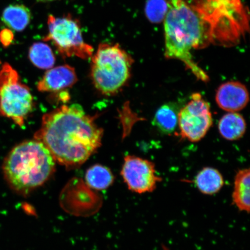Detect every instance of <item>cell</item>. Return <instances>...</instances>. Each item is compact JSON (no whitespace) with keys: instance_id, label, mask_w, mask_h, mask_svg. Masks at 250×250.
I'll return each mask as SVG.
<instances>
[{"instance_id":"7c38bea8","label":"cell","mask_w":250,"mask_h":250,"mask_svg":"<svg viewBox=\"0 0 250 250\" xmlns=\"http://www.w3.org/2000/svg\"><path fill=\"white\" fill-rule=\"evenodd\" d=\"M246 129V120L238 112H228L219 121V133L227 140L236 141L241 139L245 135Z\"/></svg>"},{"instance_id":"277c9868","label":"cell","mask_w":250,"mask_h":250,"mask_svg":"<svg viewBox=\"0 0 250 250\" xmlns=\"http://www.w3.org/2000/svg\"><path fill=\"white\" fill-rule=\"evenodd\" d=\"M133 62L118 44L101 43L92 56L90 76L94 86L105 95H115L129 81Z\"/></svg>"},{"instance_id":"9c48e42d","label":"cell","mask_w":250,"mask_h":250,"mask_svg":"<svg viewBox=\"0 0 250 250\" xmlns=\"http://www.w3.org/2000/svg\"><path fill=\"white\" fill-rule=\"evenodd\" d=\"M249 93L246 86L238 81H228L218 87L215 101L219 107L228 112H237L248 104Z\"/></svg>"},{"instance_id":"9a60e30c","label":"cell","mask_w":250,"mask_h":250,"mask_svg":"<svg viewBox=\"0 0 250 250\" xmlns=\"http://www.w3.org/2000/svg\"><path fill=\"white\" fill-rule=\"evenodd\" d=\"M179 112L177 106L173 103L162 105L156 112L153 125L162 133L173 134L178 127Z\"/></svg>"},{"instance_id":"d6986e66","label":"cell","mask_w":250,"mask_h":250,"mask_svg":"<svg viewBox=\"0 0 250 250\" xmlns=\"http://www.w3.org/2000/svg\"><path fill=\"white\" fill-rule=\"evenodd\" d=\"M14 37L13 31L9 28H5L0 31V43L4 48H7L13 43Z\"/></svg>"},{"instance_id":"2e32d148","label":"cell","mask_w":250,"mask_h":250,"mask_svg":"<svg viewBox=\"0 0 250 250\" xmlns=\"http://www.w3.org/2000/svg\"><path fill=\"white\" fill-rule=\"evenodd\" d=\"M29 58L34 65L40 69L49 70L55 63V56L51 47L43 42H35L31 46Z\"/></svg>"},{"instance_id":"5b68a950","label":"cell","mask_w":250,"mask_h":250,"mask_svg":"<svg viewBox=\"0 0 250 250\" xmlns=\"http://www.w3.org/2000/svg\"><path fill=\"white\" fill-rule=\"evenodd\" d=\"M34 98L29 87L21 82L17 70L7 62L0 66V115L23 127L33 111Z\"/></svg>"},{"instance_id":"3957f363","label":"cell","mask_w":250,"mask_h":250,"mask_svg":"<svg viewBox=\"0 0 250 250\" xmlns=\"http://www.w3.org/2000/svg\"><path fill=\"white\" fill-rule=\"evenodd\" d=\"M55 161L49 150L35 139L19 144L2 165L9 187L20 194H29L43 185L55 171Z\"/></svg>"},{"instance_id":"8fae6325","label":"cell","mask_w":250,"mask_h":250,"mask_svg":"<svg viewBox=\"0 0 250 250\" xmlns=\"http://www.w3.org/2000/svg\"><path fill=\"white\" fill-rule=\"evenodd\" d=\"M233 204L240 211L250 213V171L243 168L237 172L234 180L232 195Z\"/></svg>"},{"instance_id":"ac0fdd59","label":"cell","mask_w":250,"mask_h":250,"mask_svg":"<svg viewBox=\"0 0 250 250\" xmlns=\"http://www.w3.org/2000/svg\"><path fill=\"white\" fill-rule=\"evenodd\" d=\"M168 9L166 0H147L145 13L148 20L153 23H160L164 21Z\"/></svg>"},{"instance_id":"ffe728a7","label":"cell","mask_w":250,"mask_h":250,"mask_svg":"<svg viewBox=\"0 0 250 250\" xmlns=\"http://www.w3.org/2000/svg\"><path fill=\"white\" fill-rule=\"evenodd\" d=\"M55 1H57V0H37V1L39 2H49Z\"/></svg>"},{"instance_id":"5bb4252c","label":"cell","mask_w":250,"mask_h":250,"mask_svg":"<svg viewBox=\"0 0 250 250\" xmlns=\"http://www.w3.org/2000/svg\"><path fill=\"white\" fill-rule=\"evenodd\" d=\"M1 20L9 29L21 32L29 24L31 14L30 9L24 5L12 4L4 9Z\"/></svg>"},{"instance_id":"e0dca14e","label":"cell","mask_w":250,"mask_h":250,"mask_svg":"<svg viewBox=\"0 0 250 250\" xmlns=\"http://www.w3.org/2000/svg\"><path fill=\"white\" fill-rule=\"evenodd\" d=\"M87 185L96 190H104L111 186L114 177L107 167L95 165L87 170L85 175Z\"/></svg>"},{"instance_id":"4fadbf2b","label":"cell","mask_w":250,"mask_h":250,"mask_svg":"<svg viewBox=\"0 0 250 250\" xmlns=\"http://www.w3.org/2000/svg\"><path fill=\"white\" fill-rule=\"evenodd\" d=\"M194 183L203 194L212 195L218 193L224 185L223 175L216 168L206 167L197 174Z\"/></svg>"},{"instance_id":"8992f818","label":"cell","mask_w":250,"mask_h":250,"mask_svg":"<svg viewBox=\"0 0 250 250\" xmlns=\"http://www.w3.org/2000/svg\"><path fill=\"white\" fill-rule=\"evenodd\" d=\"M48 33L43 42H51L64 59L76 56L82 59L92 58L93 48L83 40L79 20L70 14L62 17L50 15Z\"/></svg>"},{"instance_id":"6da1fadb","label":"cell","mask_w":250,"mask_h":250,"mask_svg":"<svg viewBox=\"0 0 250 250\" xmlns=\"http://www.w3.org/2000/svg\"><path fill=\"white\" fill-rule=\"evenodd\" d=\"M76 104L62 105L42 118L34 139L42 143L56 162L68 169L80 167L102 145L103 130Z\"/></svg>"},{"instance_id":"ba28073f","label":"cell","mask_w":250,"mask_h":250,"mask_svg":"<svg viewBox=\"0 0 250 250\" xmlns=\"http://www.w3.org/2000/svg\"><path fill=\"white\" fill-rule=\"evenodd\" d=\"M121 174L128 188L139 194L154 191L162 181L154 162L134 155L125 156Z\"/></svg>"},{"instance_id":"52a82bcc","label":"cell","mask_w":250,"mask_h":250,"mask_svg":"<svg viewBox=\"0 0 250 250\" xmlns=\"http://www.w3.org/2000/svg\"><path fill=\"white\" fill-rule=\"evenodd\" d=\"M213 123L210 105L200 93H194L179 112L178 128L182 139L198 142L204 138Z\"/></svg>"},{"instance_id":"30bf717a","label":"cell","mask_w":250,"mask_h":250,"mask_svg":"<svg viewBox=\"0 0 250 250\" xmlns=\"http://www.w3.org/2000/svg\"><path fill=\"white\" fill-rule=\"evenodd\" d=\"M76 70L65 64L50 68L37 84V89L42 92H55L71 87L77 82Z\"/></svg>"},{"instance_id":"7a4b0ae2","label":"cell","mask_w":250,"mask_h":250,"mask_svg":"<svg viewBox=\"0 0 250 250\" xmlns=\"http://www.w3.org/2000/svg\"><path fill=\"white\" fill-rule=\"evenodd\" d=\"M164 27L166 57L183 62L198 79L208 81L207 74L193 61L191 54L205 35L201 15L184 0H171Z\"/></svg>"}]
</instances>
